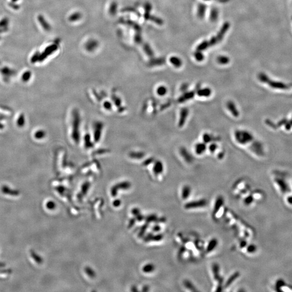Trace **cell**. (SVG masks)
Listing matches in <instances>:
<instances>
[{
	"label": "cell",
	"instance_id": "1",
	"mask_svg": "<svg viewBox=\"0 0 292 292\" xmlns=\"http://www.w3.org/2000/svg\"><path fill=\"white\" fill-rule=\"evenodd\" d=\"M230 27V24L228 22H226L223 24L220 30L217 33V35L212 37L209 41H205L202 42L201 44H200L197 48V51H205L206 49L213 46L216 44L221 42V40L223 39V36L226 34V32L228 31Z\"/></svg>",
	"mask_w": 292,
	"mask_h": 292
},
{
	"label": "cell",
	"instance_id": "2",
	"mask_svg": "<svg viewBox=\"0 0 292 292\" xmlns=\"http://www.w3.org/2000/svg\"><path fill=\"white\" fill-rule=\"evenodd\" d=\"M234 138L239 145L245 146L250 144L255 140L253 134L245 129H237L234 132Z\"/></svg>",
	"mask_w": 292,
	"mask_h": 292
},
{
	"label": "cell",
	"instance_id": "3",
	"mask_svg": "<svg viewBox=\"0 0 292 292\" xmlns=\"http://www.w3.org/2000/svg\"><path fill=\"white\" fill-rule=\"evenodd\" d=\"M224 204V200L222 196H219L216 199V201L214 204L213 212V217L215 219H217L220 217L221 212L223 211V206Z\"/></svg>",
	"mask_w": 292,
	"mask_h": 292
},
{
	"label": "cell",
	"instance_id": "4",
	"mask_svg": "<svg viewBox=\"0 0 292 292\" xmlns=\"http://www.w3.org/2000/svg\"><path fill=\"white\" fill-rule=\"evenodd\" d=\"M207 205V201L206 199H201L200 200L185 203L184 206V208L185 209L187 210L197 209L203 208L206 206Z\"/></svg>",
	"mask_w": 292,
	"mask_h": 292
},
{
	"label": "cell",
	"instance_id": "5",
	"mask_svg": "<svg viewBox=\"0 0 292 292\" xmlns=\"http://www.w3.org/2000/svg\"><path fill=\"white\" fill-rule=\"evenodd\" d=\"M226 108L230 113V114L235 118H237L240 116V111L237 107L235 103L232 100H229L226 104Z\"/></svg>",
	"mask_w": 292,
	"mask_h": 292
},
{
	"label": "cell",
	"instance_id": "6",
	"mask_svg": "<svg viewBox=\"0 0 292 292\" xmlns=\"http://www.w3.org/2000/svg\"><path fill=\"white\" fill-rule=\"evenodd\" d=\"M212 271L213 274L214 279L215 281L219 282L218 287H222V284L223 280L220 276V266L217 263H214L212 265Z\"/></svg>",
	"mask_w": 292,
	"mask_h": 292
},
{
	"label": "cell",
	"instance_id": "7",
	"mask_svg": "<svg viewBox=\"0 0 292 292\" xmlns=\"http://www.w3.org/2000/svg\"><path fill=\"white\" fill-rule=\"evenodd\" d=\"M197 94L199 97L207 98L212 94V90L208 87L199 88V89L197 91Z\"/></svg>",
	"mask_w": 292,
	"mask_h": 292
},
{
	"label": "cell",
	"instance_id": "8",
	"mask_svg": "<svg viewBox=\"0 0 292 292\" xmlns=\"http://www.w3.org/2000/svg\"><path fill=\"white\" fill-rule=\"evenodd\" d=\"M206 150H207V146L205 143L204 142H199L197 143L194 147L195 152L196 154L199 155H201L202 154H204Z\"/></svg>",
	"mask_w": 292,
	"mask_h": 292
},
{
	"label": "cell",
	"instance_id": "9",
	"mask_svg": "<svg viewBox=\"0 0 292 292\" xmlns=\"http://www.w3.org/2000/svg\"><path fill=\"white\" fill-rule=\"evenodd\" d=\"M240 276V273L239 272H235L231 276L229 277L228 279V280L225 283V288H228L232 284H233V282H234L235 281L237 280V279H238Z\"/></svg>",
	"mask_w": 292,
	"mask_h": 292
},
{
	"label": "cell",
	"instance_id": "10",
	"mask_svg": "<svg viewBox=\"0 0 292 292\" xmlns=\"http://www.w3.org/2000/svg\"><path fill=\"white\" fill-rule=\"evenodd\" d=\"M218 245V241L215 238H213L210 240L206 249V252L207 253H209L213 252Z\"/></svg>",
	"mask_w": 292,
	"mask_h": 292
},
{
	"label": "cell",
	"instance_id": "11",
	"mask_svg": "<svg viewBox=\"0 0 292 292\" xmlns=\"http://www.w3.org/2000/svg\"><path fill=\"white\" fill-rule=\"evenodd\" d=\"M188 116V110L187 109H182L180 112V116L179 125L180 126H183L187 120V118Z\"/></svg>",
	"mask_w": 292,
	"mask_h": 292
},
{
	"label": "cell",
	"instance_id": "12",
	"mask_svg": "<svg viewBox=\"0 0 292 292\" xmlns=\"http://www.w3.org/2000/svg\"><path fill=\"white\" fill-rule=\"evenodd\" d=\"M191 194V188L190 185H184L182 190L181 197L183 200H187Z\"/></svg>",
	"mask_w": 292,
	"mask_h": 292
},
{
	"label": "cell",
	"instance_id": "13",
	"mask_svg": "<svg viewBox=\"0 0 292 292\" xmlns=\"http://www.w3.org/2000/svg\"><path fill=\"white\" fill-rule=\"evenodd\" d=\"M170 62L174 66V67L176 68L180 67L182 64L181 60L178 57H175V56L172 57L170 59Z\"/></svg>",
	"mask_w": 292,
	"mask_h": 292
},
{
	"label": "cell",
	"instance_id": "14",
	"mask_svg": "<svg viewBox=\"0 0 292 292\" xmlns=\"http://www.w3.org/2000/svg\"><path fill=\"white\" fill-rule=\"evenodd\" d=\"M206 9V6L205 4H199L197 8V16L201 19L203 18L205 16Z\"/></svg>",
	"mask_w": 292,
	"mask_h": 292
},
{
	"label": "cell",
	"instance_id": "15",
	"mask_svg": "<svg viewBox=\"0 0 292 292\" xmlns=\"http://www.w3.org/2000/svg\"><path fill=\"white\" fill-rule=\"evenodd\" d=\"M217 62L221 64H227L229 63V59L225 56H220L217 57Z\"/></svg>",
	"mask_w": 292,
	"mask_h": 292
},
{
	"label": "cell",
	"instance_id": "16",
	"mask_svg": "<svg viewBox=\"0 0 292 292\" xmlns=\"http://www.w3.org/2000/svg\"><path fill=\"white\" fill-rule=\"evenodd\" d=\"M183 284L186 288L190 289V291H197L195 288V287L194 286L193 284L190 281L186 280L183 282Z\"/></svg>",
	"mask_w": 292,
	"mask_h": 292
},
{
	"label": "cell",
	"instance_id": "17",
	"mask_svg": "<svg viewBox=\"0 0 292 292\" xmlns=\"http://www.w3.org/2000/svg\"><path fill=\"white\" fill-rule=\"evenodd\" d=\"M218 17V11L216 9H213L210 12V18L212 21H215Z\"/></svg>",
	"mask_w": 292,
	"mask_h": 292
},
{
	"label": "cell",
	"instance_id": "18",
	"mask_svg": "<svg viewBox=\"0 0 292 292\" xmlns=\"http://www.w3.org/2000/svg\"><path fill=\"white\" fill-rule=\"evenodd\" d=\"M193 95L194 93L193 92H190L185 94V95L183 96V98L180 99V101H181L180 102H183V101H185V100L187 101V100L192 99L193 97Z\"/></svg>",
	"mask_w": 292,
	"mask_h": 292
},
{
	"label": "cell",
	"instance_id": "19",
	"mask_svg": "<svg viewBox=\"0 0 292 292\" xmlns=\"http://www.w3.org/2000/svg\"><path fill=\"white\" fill-rule=\"evenodd\" d=\"M194 56H195L196 60L198 61H202L204 59V56L202 54L201 51H197L194 54Z\"/></svg>",
	"mask_w": 292,
	"mask_h": 292
},
{
	"label": "cell",
	"instance_id": "20",
	"mask_svg": "<svg viewBox=\"0 0 292 292\" xmlns=\"http://www.w3.org/2000/svg\"><path fill=\"white\" fill-rule=\"evenodd\" d=\"M154 266L152 264H148L146 265V266L144 267V271L145 272L149 273L153 272L154 270Z\"/></svg>",
	"mask_w": 292,
	"mask_h": 292
},
{
	"label": "cell",
	"instance_id": "21",
	"mask_svg": "<svg viewBox=\"0 0 292 292\" xmlns=\"http://www.w3.org/2000/svg\"><path fill=\"white\" fill-rule=\"evenodd\" d=\"M253 201V197L250 195V196H248L247 197H246V198L244 200V203H245V205L247 206L250 205V204L252 203V202Z\"/></svg>",
	"mask_w": 292,
	"mask_h": 292
},
{
	"label": "cell",
	"instance_id": "22",
	"mask_svg": "<svg viewBox=\"0 0 292 292\" xmlns=\"http://www.w3.org/2000/svg\"><path fill=\"white\" fill-rule=\"evenodd\" d=\"M256 246L254 245H250L247 247V252L249 253H253L256 251Z\"/></svg>",
	"mask_w": 292,
	"mask_h": 292
},
{
	"label": "cell",
	"instance_id": "23",
	"mask_svg": "<svg viewBox=\"0 0 292 292\" xmlns=\"http://www.w3.org/2000/svg\"><path fill=\"white\" fill-rule=\"evenodd\" d=\"M161 89H160V91H159V94L160 95H165L167 93V89L166 88V87H162L160 88Z\"/></svg>",
	"mask_w": 292,
	"mask_h": 292
},
{
	"label": "cell",
	"instance_id": "24",
	"mask_svg": "<svg viewBox=\"0 0 292 292\" xmlns=\"http://www.w3.org/2000/svg\"><path fill=\"white\" fill-rule=\"evenodd\" d=\"M209 150L211 152H214L215 149H217V145L216 144H212V145H210L209 148Z\"/></svg>",
	"mask_w": 292,
	"mask_h": 292
},
{
	"label": "cell",
	"instance_id": "25",
	"mask_svg": "<svg viewBox=\"0 0 292 292\" xmlns=\"http://www.w3.org/2000/svg\"><path fill=\"white\" fill-rule=\"evenodd\" d=\"M247 245V242L245 240H242L240 244V247L241 248H245V247H246V246Z\"/></svg>",
	"mask_w": 292,
	"mask_h": 292
},
{
	"label": "cell",
	"instance_id": "26",
	"mask_svg": "<svg viewBox=\"0 0 292 292\" xmlns=\"http://www.w3.org/2000/svg\"><path fill=\"white\" fill-rule=\"evenodd\" d=\"M206 1H208V0H206Z\"/></svg>",
	"mask_w": 292,
	"mask_h": 292
}]
</instances>
